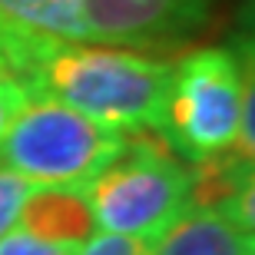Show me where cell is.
Masks as SVG:
<instances>
[{
    "mask_svg": "<svg viewBox=\"0 0 255 255\" xmlns=\"http://www.w3.org/2000/svg\"><path fill=\"white\" fill-rule=\"evenodd\" d=\"M172 63L146 50L57 40L43 57L30 96L43 93L116 132H159L169 100Z\"/></svg>",
    "mask_w": 255,
    "mask_h": 255,
    "instance_id": "6da1fadb",
    "label": "cell"
},
{
    "mask_svg": "<svg viewBox=\"0 0 255 255\" xmlns=\"http://www.w3.org/2000/svg\"><path fill=\"white\" fill-rule=\"evenodd\" d=\"M252 57L232 47H202L172 63L162 139L182 162L236 152L252 162Z\"/></svg>",
    "mask_w": 255,
    "mask_h": 255,
    "instance_id": "7a4b0ae2",
    "label": "cell"
},
{
    "mask_svg": "<svg viewBox=\"0 0 255 255\" xmlns=\"http://www.w3.org/2000/svg\"><path fill=\"white\" fill-rule=\"evenodd\" d=\"M189 162L159 132H123V146L86 186L100 232L152 239L189 206Z\"/></svg>",
    "mask_w": 255,
    "mask_h": 255,
    "instance_id": "3957f363",
    "label": "cell"
},
{
    "mask_svg": "<svg viewBox=\"0 0 255 255\" xmlns=\"http://www.w3.org/2000/svg\"><path fill=\"white\" fill-rule=\"evenodd\" d=\"M120 146L123 132L93 123L53 96L33 93L0 139V162L30 186L86 189Z\"/></svg>",
    "mask_w": 255,
    "mask_h": 255,
    "instance_id": "277c9868",
    "label": "cell"
},
{
    "mask_svg": "<svg viewBox=\"0 0 255 255\" xmlns=\"http://www.w3.org/2000/svg\"><path fill=\"white\" fill-rule=\"evenodd\" d=\"M212 0H83V33L90 43L159 50L196 37Z\"/></svg>",
    "mask_w": 255,
    "mask_h": 255,
    "instance_id": "5b68a950",
    "label": "cell"
},
{
    "mask_svg": "<svg viewBox=\"0 0 255 255\" xmlns=\"http://www.w3.org/2000/svg\"><path fill=\"white\" fill-rule=\"evenodd\" d=\"M17 229L50 246L80 249L96 232L86 189L76 186H33L20 206Z\"/></svg>",
    "mask_w": 255,
    "mask_h": 255,
    "instance_id": "8992f818",
    "label": "cell"
},
{
    "mask_svg": "<svg viewBox=\"0 0 255 255\" xmlns=\"http://www.w3.org/2000/svg\"><path fill=\"white\" fill-rule=\"evenodd\" d=\"M149 255H255V239L216 209L186 206L149 242Z\"/></svg>",
    "mask_w": 255,
    "mask_h": 255,
    "instance_id": "52a82bcc",
    "label": "cell"
},
{
    "mask_svg": "<svg viewBox=\"0 0 255 255\" xmlns=\"http://www.w3.org/2000/svg\"><path fill=\"white\" fill-rule=\"evenodd\" d=\"M0 20L50 40H86L83 0H0Z\"/></svg>",
    "mask_w": 255,
    "mask_h": 255,
    "instance_id": "ba28073f",
    "label": "cell"
},
{
    "mask_svg": "<svg viewBox=\"0 0 255 255\" xmlns=\"http://www.w3.org/2000/svg\"><path fill=\"white\" fill-rule=\"evenodd\" d=\"M30 189H33V186H30L23 176H17L10 166L0 162V239L17 229L20 206H23V199H27Z\"/></svg>",
    "mask_w": 255,
    "mask_h": 255,
    "instance_id": "9c48e42d",
    "label": "cell"
},
{
    "mask_svg": "<svg viewBox=\"0 0 255 255\" xmlns=\"http://www.w3.org/2000/svg\"><path fill=\"white\" fill-rule=\"evenodd\" d=\"M0 255H76V249L50 246V242H40V239L13 229V232H7L0 239Z\"/></svg>",
    "mask_w": 255,
    "mask_h": 255,
    "instance_id": "30bf717a",
    "label": "cell"
},
{
    "mask_svg": "<svg viewBox=\"0 0 255 255\" xmlns=\"http://www.w3.org/2000/svg\"><path fill=\"white\" fill-rule=\"evenodd\" d=\"M30 100L27 86L13 83V80H0V139L7 136L10 123L17 120V113L23 110V103Z\"/></svg>",
    "mask_w": 255,
    "mask_h": 255,
    "instance_id": "8fae6325",
    "label": "cell"
}]
</instances>
